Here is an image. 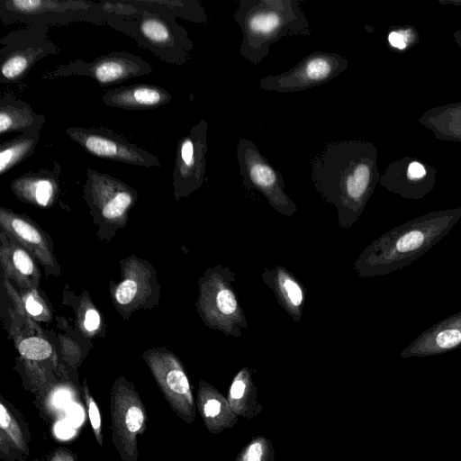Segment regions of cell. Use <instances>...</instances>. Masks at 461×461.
Returning a JSON list of instances; mask_svg holds the SVG:
<instances>
[{
  "instance_id": "cell-1",
  "label": "cell",
  "mask_w": 461,
  "mask_h": 461,
  "mask_svg": "<svg viewBox=\"0 0 461 461\" xmlns=\"http://www.w3.org/2000/svg\"><path fill=\"white\" fill-rule=\"evenodd\" d=\"M312 179L349 227L361 215L379 180L375 147L362 140L327 143L313 158Z\"/></svg>"
},
{
  "instance_id": "cell-2",
  "label": "cell",
  "mask_w": 461,
  "mask_h": 461,
  "mask_svg": "<svg viewBox=\"0 0 461 461\" xmlns=\"http://www.w3.org/2000/svg\"><path fill=\"white\" fill-rule=\"evenodd\" d=\"M460 219L461 207H457L430 212L395 226L364 249L355 268L362 277L399 271L438 244Z\"/></svg>"
},
{
  "instance_id": "cell-3",
  "label": "cell",
  "mask_w": 461,
  "mask_h": 461,
  "mask_svg": "<svg viewBox=\"0 0 461 461\" xmlns=\"http://www.w3.org/2000/svg\"><path fill=\"white\" fill-rule=\"evenodd\" d=\"M233 17L242 32L240 54L254 66L280 39L312 34L299 0H240Z\"/></svg>"
},
{
  "instance_id": "cell-4",
  "label": "cell",
  "mask_w": 461,
  "mask_h": 461,
  "mask_svg": "<svg viewBox=\"0 0 461 461\" xmlns=\"http://www.w3.org/2000/svg\"><path fill=\"white\" fill-rule=\"evenodd\" d=\"M106 22L171 64L184 65L194 47L175 14L150 6L145 1L117 2L113 12L107 14Z\"/></svg>"
},
{
  "instance_id": "cell-5",
  "label": "cell",
  "mask_w": 461,
  "mask_h": 461,
  "mask_svg": "<svg viewBox=\"0 0 461 461\" xmlns=\"http://www.w3.org/2000/svg\"><path fill=\"white\" fill-rule=\"evenodd\" d=\"M107 14L101 4L84 1L57 0H1L2 22L27 23L30 24L68 23L77 21L106 22Z\"/></svg>"
},
{
  "instance_id": "cell-6",
  "label": "cell",
  "mask_w": 461,
  "mask_h": 461,
  "mask_svg": "<svg viewBox=\"0 0 461 461\" xmlns=\"http://www.w3.org/2000/svg\"><path fill=\"white\" fill-rule=\"evenodd\" d=\"M47 29L45 25L30 24L1 39V83L23 79L39 60L59 52Z\"/></svg>"
},
{
  "instance_id": "cell-7",
  "label": "cell",
  "mask_w": 461,
  "mask_h": 461,
  "mask_svg": "<svg viewBox=\"0 0 461 461\" xmlns=\"http://www.w3.org/2000/svg\"><path fill=\"white\" fill-rule=\"evenodd\" d=\"M348 66V59L337 53L321 50L304 57L297 65L283 73L260 79L258 86L279 93H294L325 84Z\"/></svg>"
},
{
  "instance_id": "cell-8",
  "label": "cell",
  "mask_w": 461,
  "mask_h": 461,
  "mask_svg": "<svg viewBox=\"0 0 461 461\" xmlns=\"http://www.w3.org/2000/svg\"><path fill=\"white\" fill-rule=\"evenodd\" d=\"M237 158L243 184L259 191L278 212L292 215L296 211L294 203L285 192V184L276 170L249 140L240 138Z\"/></svg>"
},
{
  "instance_id": "cell-9",
  "label": "cell",
  "mask_w": 461,
  "mask_h": 461,
  "mask_svg": "<svg viewBox=\"0 0 461 461\" xmlns=\"http://www.w3.org/2000/svg\"><path fill=\"white\" fill-rule=\"evenodd\" d=\"M68 136L95 157L143 167H158L161 162L152 153L131 143L110 129L69 127Z\"/></svg>"
},
{
  "instance_id": "cell-10",
  "label": "cell",
  "mask_w": 461,
  "mask_h": 461,
  "mask_svg": "<svg viewBox=\"0 0 461 461\" xmlns=\"http://www.w3.org/2000/svg\"><path fill=\"white\" fill-rule=\"evenodd\" d=\"M111 414L114 447L123 461H137V437L145 429L146 414L135 391L114 386Z\"/></svg>"
},
{
  "instance_id": "cell-11",
  "label": "cell",
  "mask_w": 461,
  "mask_h": 461,
  "mask_svg": "<svg viewBox=\"0 0 461 461\" xmlns=\"http://www.w3.org/2000/svg\"><path fill=\"white\" fill-rule=\"evenodd\" d=\"M151 71V66L140 56L113 51L90 62L77 60L61 65L52 72V76H88L102 86H111Z\"/></svg>"
},
{
  "instance_id": "cell-12",
  "label": "cell",
  "mask_w": 461,
  "mask_h": 461,
  "mask_svg": "<svg viewBox=\"0 0 461 461\" xmlns=\"http://www.w3.org/2000/svg\"><path fill=\"white\" fill-rule=\"evenodd\" d=\"M207 122L201 120L177 143L173 185L177 196L187 195L204 180L207 152Z\"/></svg>"
},
{
  "instance_id": "cell-13",
  "label": "cell",
  "mask_w": 461,
  "mask_h": 461,
  "mask_svg": "<svg viewBox=\"0 0 461 461\" xmlns=\"http://www.w3.org/2000/svg\"><path fill=\"white\" fill-rule=\"evenodd\" d=\"M228 269L215 271L204 284L203 308L206 320L225 334L240 336L247 326L243 311L231 287Z\"/></svg>"
},
{
  "instance_id": "cell-14",
  "label": "cell",
  "mask_w": 461,
  "mask_h": 461,
  "mask_svg": "<svg viewBox=\"0 0 461 461\" xmlns=\"http://www.w3.org/2000/svg\"><path fill=\"white\" fill-rule=\"evenodd\" d=\"M149 366L173 411L183 420L192 423L195 418V403L181 365L169 357L151 360Z\"/></svg>"
},
{
  "instance_id": "cell-15",
  "label": "cell",
  "mask_w": 461,
  "mask_h": 461,
  "mask_svg": "<svg viewBox=\"0 0 461 461\" xmlns=\"http://www.w3.org/2000/svg\"><path fill=\"white\" fill-rule=\"evenodd\" d=\"M86 195L105 219H116L126 212L136 192L125 183L95 169L86 170Z\"/></svg>"
},
{
  "instance_id": "cell-16",
  "label": "cell",
  "mask_w": 461,
  "mask_h": 461,
  "mask_svg": "<svg viewBox=\"0 0 461 461\" xmlns=\"http://www.w3.org/2000/svg\"><path fill=\"white\" fill-rule=\"evenodd\" d=\"M461 348V312L450 314L423 330L403 348L400 357L410 358L441 355Z\"/></svg>"
},
{
  "instance_id": "cell-17",
  "label": "cell",
  "mask_w": 461,
  "mask_h": 461,
  "mask_svg": "<svg viewBox=\"0 0 461 461\" xmlns=\"http://www.w3.org/2000/svg\"><path fill=\"white\" fill-rule=\"evenodd\" d=\"M171 95L152 84H134L109 90L102 96L108 106L123 110H149L168 104Z\"/></svg>"
},
{
  "instance_id": "cell-18",
  "label": "cell",
  "mask_w": 461,
  "mask_h": 461,
  "mask_svg": "<svg viewBox=\"0 0 461 461\" xmlns=\"http://www.w3.org/2000/svg\"><path fill=\"white\" fill-rule=\"evenodd\" d=\"M197 408L210 433L217 434L233 428L238 415L227 398L210 384L201 381L197 393Z\"/></svg>"
},
{
  "instance_id": "cell-19",
  "label": "cell",
  "mask_w": 461,
  "mask_h": 461,
  "mask_svg": "<svg viewBox=\"0 0 461 461\" xmlns=\"http://www.w3.org/2000/svg\"><path fill=\"white\" fill-rule=\"evenodd\" d=\"M380 184L387 190L404 198H423L434 185V177L429 175L423 164L411 161L404 169H387Z\"/></svg>"
},
{
  "instance_id": "cell-20",
  "label": "cell",
  "mask_w": 461,
  "mask_h": 461,
  "mask_svg": "<svg viewBox=\"0 0 461 461\" xmlns=\"http://www.w3.org/2000/svg\"><path fill=\"white\" fill-rule=\"evenodd\" d=\"M60 169L59 164L54 162L51 170L41 168L28 172L12 182V190L23 199L46 206L57 192Z\"/></svg>"
},
{
  "instance_id": "cell-21",
  "label": "cell",
  "mask_w": 461,
  "mask_h": 461,
  "mask_svg": "<svg viewBox=\"0 0 461 461\" xmlns=\"http://www.w3.org/2000/svg\"><path fill=\"white\" fill-rule=\"evenodd\" d=\"M45 123V117L36 113L31 105L11 94L0 98V134L11 132L26 133L40 131Z\"/></svg>"
},
{
  "instance_id": "cell-22",
  "label": "cell",
  "mask_w": 461,
  "mask_h": 461,
  "mask_svg": "<svg viewBox=\"0 0 461 461\" xmlns=\"http://www.w3.org/2000/svg\"><path fill=\"white\" fill-rule=\"evenodd\" d=\"M227 400L234 412L247 420H252L262 411L263 407L258 400V388L249 368L240 369L234 376Z\"/></svg>"
},
{
  "instance_id": "cell-23",
  "label": "cell",
  "mask_w": 461,
  "mask_h": 461,
  "mask_svg": "<svg viewBox=\"0 0 461 461\" xmlns=\"http://www.w3.org/2000/svg\"><path fill=\"white\" fill-rule=\"evenodd\" d=\"M269 286L276 294L285 310L295 320L300 319L301 307L303 303V292L298 282L284 268L278 267L269 273Z\"/></svg>"
},
{
  "instance_id": "cell-24",
  "label": "cell",
  "mask_w": 461,
  "mask_h": 461,
  "mask_svg": "<svg viewBox=\"0 0 461 461\" xmlns=\"http://www.w3.org/2000/svg\"><path fill=\"white\" fill-rule=\"evenodd\" d=\"M40 139V131H30L4 141L0 145V173L5 174L30 158Z\"/></svg>"
},
{
  "instance_id": "cell-25",
  "label": "cell",
  "mask_w": 461,
  "mask_h": 461,
  "mask_svg": "<svg viewBox=\"0 0 461 461\" xmlns=\"http://www.w3.org/2000/svg\"><path fill=\"white\" fill-rule=\"evenodd\" d=\"M234 461H275L272 441L265 436H257L239 452Z\"/></svg>"
},
{
  "instance_id": "cell-26",
  "label": "cell",
  "mask_w": 461,
  "mask_h": 461,
  "mask_svg": "<svg viewBox=\"0 0 461 461\" xmlns=\"http://www.w3.org/2000/svg\"><path fill=\"white\" fill-rule=\"evenodd\" d=\"M435 128L441 135L461 139V106L449 108L432 118Z\"/></svg>"
},
{
  "instance_id": "cell-27",
  "label": "cell",
  "mask_w": 461,
  "mask_h": 461,
  "mask_svg": "<svg viewBox=\"0 0 461 461\" xmlns=\"http://www.w3.org/2000/svg\"><path fill=\"white\" fill-rule=\"evenodd\" d=\"M18 349L20 354L30 360H43L52 353L50 344L39 337H30L23 339Z\"/></svg>"
},
{
  "instance_id": "cell-28",
  "label": "cell",
  "mask_w": 461,
  "mask_h": 461,
  "mask_svg": "<svg viewBox=\"0 0 461 461\" xmlns=\"http://www.w3.org/2000/svg\"><path fill=\"white\" fill-rule=\"evenodd\" d=\"M0 427L2 433H5L18 447L23 448V438L18 424L3 403L0 404Z\"/></svg>"
},
{
  "instance_id": "cell-29",
  "label": "cell",
  "mask_w": 461,
  "mask_h": 461,
  "mask_svg": "<svg viewBox=\"0 0 461 461\" xmlns=\"http://www.w3.org/2000/svg\"><path fill=\"white\" fill-rule=\"evenodd\" d=\"M10 223L12 230L22 240L34 245L42 243V237L40 232L25 220L12 217Z\"/></svg>"
},
{
  "instance_id": "cell-30",
  "label": "cell",
  "mask_w": 461,
  "mask_h": 461,
  "mask_svg": "<svg viewBox=\"0 0 461 461\" xmlns=\"http://www.w3.org/2000/svg\"><path fill=\"white\" fill-rule=\"evenodd\" d=\"M84 392H85V398H86V404L87 407L89 420L91 422V426L93 429V431L95 433V436L96 438V440L98 441L99 445L103 446V438H102V431H101V415L99 409L96 405V402L93 399V397L90 395L87 386L86 385V383L84 384Z\"/></svg>"
},
{
  "instance_id": "cell-31",
  "label": "cell",
  "mask_w": 461,
  "mask_h": 461,
  "mask_svg": "<svg viewBox=\"0 0 461 461\" xmlns=\"http://www.w3.org/2000/svg\"><path fill=\"white\" fill-rule=\"evenodd\" d=\"M138 293V284L131 278L123 280L115 290V299L121 305L131 303Z\"/></svg>"
},
{
  "instance_id": "cell-32",
  "label": "cell",
  "mask_w": 461,
  "mask_h": 461,
  "mask_svg": "<svg viewBox=\"0 0 461 461\" xmlns=\"http://www.w3.org/2000/svg\"><path fill=\"white\" fill-rule=\"evenodd\" d=\"M13 263L15 268L24 276H31L34 271V265L30 256L22 249H15L13 252Z\"/></svg>"
},
{
  "instance_id": "cell-33",
  "label": "cell",
  "mask_w": 461,
  "mask_h": 461,
  "mask_svg": "<svg viewBox=\"0 0 461 461\" xmlns=\"http://www.w3.org/2000/svg\"><path fill=\"white\" fill-rule=\"evenodd\" d=\"M411 31L409 29H399L393 31L388 35V41L391 46L398 50H404L411 41Z\"/></svg>"
},
{
  "instance_id": "cell-34",
  "label": "cell",
  "mask_w": 461,
  "mask_h": 461,
  "mask_svg": "<svg viewBox=\"0 0 461 461\" xmlns=\"http://www.w3.org/2000/svg\"><path fill=\"white\" fill-rule=\"evenodd\" d=\"M84 325L88 331L95 330L100 325L99 313L94 309H89L86 313Z\"/></svg>"
},
{
  "instance_id": "cell-35",
  "label": "cell",
  "mask_w": 461,
  "mask_h": 461,
  "mask_svg": "<svg viewBox=\"0 0 461 461\" xmlns=\"http://www.w3.org/2000/svg\"><path fill=\"white\" fill-rule=\"evenodd\" d=\"M25 308L27 312L32 316L41 314L43 309L41 304L36 301L32 296H29L25 301Z\"/></svg>"
},
{
  "instance_id": "cell-36",
  "label": "cell",
  "mask_w": 461,
  "mask_h": 461,
  "mask_svg": "<svg viewBox=\"0 0 461 461\" xmlns=\"http://www.w3.org/2000/svg\"><path fill=\"white\" fill-rule=\"evenodd\" d=\"M57 431H58L57 433L59 434V437L67 438L71 435V433L73 432V429L68 425L60 424V425H59Z\"/></svg>"
}]
</instances>
